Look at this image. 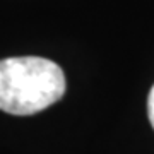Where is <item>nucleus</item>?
Masks as SVG:
<instances>
[{
    "mask_svg": "<svg viewBox=\"0 0 154 154\" xmlns=\"http://www.w3.org/2000/svg\"><path fill=\"white\" fill-rule=\"evenodd\" d=\"M65 94V75L55 62L41 57L0 60V110L34 115Z\"/></svg>",
    "mask_w": 154,
    "mask_h": 154,
    "instance_id": "1",
    "label": "nucleus"
},
{
    "mask_svg": "<svg viewBox=\"0 0 154 154\" xmlns=\"http://www.w3.org/2000/svg\"><path fill=\"white\" fill-rule=\"evenodd\" d=\"M147 115H149V122L154 128V86L149 91V98H147Z\"/></svg>",
    "mask_w": 154,
    "mask_h": 154,
    "instance_id": "2",
    "label": "nucleus"
}]
</instances>
